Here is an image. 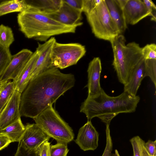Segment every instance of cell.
Masks as SVG:
<instances>
[{
  "label": "cell",
  "mask_w": 156,
  "mask_h": 156,
  "mask_svg": "<svg viewBox=\"0 0 156 156\" xmlns=\"http://www.w3.org/2000/svg\"><path fill=\"white\" fill-rule=\"evenodd\" d=\"M71 73H62L53 67L30 80L21 93L20 116L33 119L74 86Z\"/></svg>",
  "instance_id": "cell-1"
},
{
  "label": "cell",
  "mask_w": 156,
  "mask_h": 156,
  "mask_svg": "<svg viewBox=\"0 0 156 156\" xmlns=\"http://www.w3.org/2000/svg\"><path fill=\"white\" fill-rule=\"evenodd\" d=\"M140 98L123 91L116 96L108 95L102 88L97 94L87 97L82 103L80 112L84 113L88 120L97 117L110 125L112 119L122 113L135 112Z\"/></svg>",
  "instance_id": "cell-2"
},
{
  "label": "cell",
  "mask_w": 156,
  "mask_h": 156,
  "mask_svg": "<svg viewBox=\"0 0 156 156\" xmlns=\"http://www.w3.org/2000/svg\"><path fill=\"white\" fill-rule=\"evenodd\" d=\"M17 20L20 30L26 37L44 42L55 35L75 33L77 27L62 24L28 4L18 14Z\"/></svg>",
  "instance_id": "cell-3"
},
{
  "label": "cell",
  "mask_w": 156,
  "mask_h": 156,
  "mask_svg": "<svg viewBox=\"0 0 156 156\" xmlns=\"http://www.w3.org/2000/svg\"><path fill=\"white\" fill-rule=\"evenodd\" d=\"M113 54L112 63L119 82L124 85L128 81L135 67L144 58L138 44L131 42L126 45L122 34L110 42Z\"/></svg>",
  "instance_id": "cell-4"
},
{
  "label": "cell",
  "mask_w": 156,
  "mask_h": 156,
  "mask_svg": "<svg viewBox=\"0 0 156 156\" xmlns=\"http://www.w3.org/2000/svg\"><path fill=\"white\" fill-rule=\"evenodd\" d=\"M33 119L48 136L57 142L68 144L74 139L73 130L52 105L46 108Z\"/></svg>",
  "instance_id": "cell-5"
},
{
  "label": "cell",
  "mask_w": 156,
  "mask_h": 156,
  "mask_svg": "<svg viewBox=\"0 0 156 156\" xmlns=\"http://www.w3.org/2000/svg\"><path fill=\"white\" fill-rule=\"evenodd\" d=\"M92 31L97 38L109 42L120 34L109 13L105 0L92 12L85 14Z\"/></svg>",
  "instance_id": "cell-6"
},
{
  "label": "cell",
  "mask_w": 156,
  "mask_h": 156,
  "mask_svg": "<svg viewBox=\"0 0 156 156\" xmlns=\"http://www.w3.org/2000/svg\"><path fill=\"white\" fill-rule=\"evenodd\" d=\"M86 52L85 46L79 43H61L56 41L51 53L52 66L63 69L76 65Z\"/></svg>",
  "instance_id": "cell-7"
},
{
  "label": "cell",
  "mask_w": 156,
  "mask_h": 156,
  "mask_svg": "<svg viewBox=\"0 0 156 156\" xmlns=\"http://www.w3.org/2000/svg\"><path fill=\"white\" fill-rule=\"evenodd\" d=\"M122 7L127 24L133 25L149 16L142 0H117Z\"/></svg>",
  "instance_id": "cell-8"
},
{
  "label": "cell",
  "mask_w": 156,
  "mask_h": 156,
  "mask_svg": "<svg viewBox=\"0 0 156 156\" xmlns=\"http://www.w3.org/2000/svg\"><path fill=\"white\" fill-rule=\"evenodd\" d=\"M56 41L54 37H51L43 44L38 43L36 51L38 57L32 73L30 80L52 67L51 53L53 46Z\"/></svg>",
  "instance_id": "cell-9"
},
{
  "label": "cell",
  "mask_w": 156,
  "mask_h": 156,
  "mask_svg": "<svg viewBox=\"0 0 156 156\" xmlns=\"http://www.w3.org/2000/svg\"><path fill=\"white\" fill-rule=\"evenodd\" d=\"M33 52L27 49H23L12 55L9 63L0 77V84L14 80L23 69Z\"/></svg>",
  "instance_id": "cell-10"
},
{
  "label": "cell",
  "mask_w": 156,
  "mask_h": 156,
  "mask_svg": "<svg viewBox=\"0 0 156 156\" xmlns=\"http://www.w3.org/2000/svg\"><path fill=\"white\" fill-rule=\"evenodd\" d=\"M21 95V93L15 89L0 112V130L21 117L20 112Z\"/></svg>",
  "instance_id": "cell-11"
},
{
  "label": "cell",
  "mask_w": 156,
  "mask_h": 156,
  "mask_svg": "<svg viewBox=\"0 0 156 156\" xmlns=\"http://www.w3.org/2000/svg\"><path fill=\"white\" fill-rule=\"evenodd\" d=\"M62 2L61 6L57 11L46 14L65 25L77 27L82 25L83 23L81 22L82 11L75 9Z\"/></svg>",
  "instance_id": "cell-12"
},
{
  "label": "cell",
  "mask_w": 156,
  "mask_h": 156,
  "mask_svg": "<svg viewBox=\"0 0 156 156\" xmlns=\"http://www.w3.org/2000/svg\"><path fill=\"white\" fill-rule=\"evenodd\" d=\"M99 134L91 120L87 122L79 129L74 140L80 148L84 151H94L98 146Z\"/></svg>",
  "instance_id": "cell-13"
},
{
  "label": "cell",
  "mask_w": 156,
  "mask_h": 156,
  "mask_svg": "<svg viewBox=\"0 0 156 156\" xmlns=\"http://www.w3.org/2000/svg\"><path fill=\"white\" fill-rule=\"evenodd\" d=\"M25 127L20 141L27 148L37 150L44 142L49 141L50 137L36 124L28 123Z\"/></svg>",
  "instance_id": "cell-14"
},
{
  "label": "cell",
  "mask_w": 156,
  "mask_h": 156,
  "mask_svg": "<svg viewBox=\"0 0 156 156\" xmlns=\"http://www.w3.org/2000/svg\"><path fill=\"white\" fill-rule=\"evenodd\" d=\"M101 70L100 59L98 57L94 58L89 62L87 70L88 82L86 86L88 89L87 97L95 95L101 89L100 83Z\"/></svg>",
  "instance_id": "cell-15"
},
{
  "label": "cell",
  "mask_w": 156,
  "mask_h": 156,
  "mask_svg": "<svg viewBox=\"0 0 156 156\" xmlns=\"http://www.w3.org/2000/svg\"><path fill=\"white\" fill-rule=\"evenodd\" d=\"M147 76L145 59L143 58L133 69L128 82L124 85V91L136 96L143 79Z\"/></svg>",
  "instance_id": "cell-16"
},
{
  "label": "cell",
  "mask_w": 156,
  "mask_h": 156,
  "mask_svg": "<svg viewBox=\"0 0 156 156\" xmlns=\"http://www.w3.org/2000/svg\"><path fill=\"white\" fill-rule=\"evenodd\" d=\"M38 57V54L35 51L18 76L12 80L15 83L16 89L21 93L30 81L33 70Z\"/></svg>",
  "instance_id": "cell-17"
},
{
  "label": "cell",
  "mask_w": 156,
  "mask_h": 156,
  "mask_svg": "<svg viewBox=\"0 0 156 156\" xmlns=\"http://www.w3.org/2000/svg\"><path fill=\"white\" fill-rule=\"evenodd\" d=\"M110 16L118 27L120 34L127 28L122 9L117 0H105Z\"/></svg>",
  "instance_id": "cell-18"
},
{
  "label": "cell",
  "mask_w": 156,
  "mask_h": 156,
  "mask_svg": "<svg viewBox=\"0 0 156 156\" xmlns=\"http://www.w3.org/2000/svg\"><path fill=\"white\" fill-rule=\"evenodd\" d=\"M62 0H38L32 1L27 4L41 12L48 14L57 11L62 3Z\"/></svg>",
  "instance_id": "cell-19"
},
{
  "label": "cell",
  "mask_w": 156,
  "mask_h": 156,
  "mask_svg": "<svg viewBox=\"0 0 156 156\" xmlns=\"http://www.w3.org/2000/svg\"><path fill=\"white\" fill-rule=\"evenodd\" d=\"M20 117L4 129L0 130V135L7 136L12 142L20 140L25 130Z\"/></svg>",
  "instance_id": "cell-20"
},
{
  "label": "cell",
  "mask_w": 156,
  "mask_h": 156,
  "mask_svg": "<svg viewBox=\"0 0 156 156\" xmlns=\"http://www.w3.org/2000/svg\"><path fill=\"white\" fill-rule=\"evenodd\" d=\"M28 4L25 0H12L0 3V16L13 12H21L27 7Z\"/></svg>",
  "instance_id": "cell-21"
},
{
  "label": "cell",
  "mask_w": 156,
  "mask_h": 156,
  "mask_svg": "<svg viewBox=\"0 0 156 156\" xmlns=\"http://www.w3.org/2000/svg\"><path fill=\"white\" fill-rule=\"evenodd\" d=\"M0 112H1L16 89V83L13 80L1 84Z\"/></svg>",
  "instance_id": "cell-22"
},
{
  "label": "cell",
  "mask_w": 156,
  "mask_h": 156,
  "mask_svg": "<svg viewBox=\"0 0 156 156\" xmlns=\"http://www.w3.org/2000/svg\"><path fill=\"white\" fill-rule=\"evenodd\" d=\"M14 41L12 30L10 27L2 24L0 25V47L9 49Z\"/></svg>",
  "instance_id": "cell-23"
},
{
  "label": "cell",
  "mask_w": 156,
  "mask_h": 156,
  "mask_svg": "<svg viewBox=\"0 0 156 156\" xmlns=\"http://www.w3.org/2000/svg\"><path fill=\"white\" fill-rule=\"evenodd\" d=\"M12 56L9 49L0 47V77L9 63Z\"/></svg>",
  "instance_id": "cell-24"
},
{
  "label": "cell",
  "mask_w": 156,
  "mask_h": 156,
  "mask_svg": "<svg viewBox=\"0 0 156 156\" xmlns=\"http://www.w3.org/2000/svg\"><path fill=\"white\" fill-rule=\"evenodd\" d=\"M66 143L58 142L54 145H50L51 156H67L69 150Z\"/></svg>",
  "instance_id": "cell-25"
},
{
  "label": "cell",
  "mask_w": 156,
  "mask_h": 156,
  "mask_svg": "<svg viewBox=\"0 0 156 156\" xmlns=\"http://www.w3.org/2000/svg\"><path fill=\"white\" fill-rule=\"evenodd\" d=\"M145 67L147 76H149L156 87V60H145Z\"/></svg>",
  "instance_id": "cell-26"
},
{
  "label": "cell",
  "mask_w": 156,
  "mask_h": 156,
  "mask_svg": "<svg viewBox=\"0 0 156 156\" xmlns=\"http://www.w3.org/2000/svg\"><path fill=\"white\" fill-rule=\"evenodd\" d=\"M141 52L145 60H156V45L154 43L146 45L142 48Z\"/></svg>",
  "instance_id": "cell-27"
},
{
  "label": "cell",
  "mask_w": 156,
  "mask_h": 156,
  "mask_svg": "<svg viewBox=\"0 0 156 156\" xmlns=\"http://www.w3.org/2000/svg\"><path fill=\"white\" fill-rule=\"evenodd\" d=\"M106 135V145L102 156H116L112 152L113 144L110 135L109 125H106L105 130Z\"/></svg>",
  "instance_id": "cell-28"
},
{
  "label": "cell",
  "mask_w": 156,
  "mask_h": 156,
  "mask_svg": "<svg viewBox=\"0 0 156 156\" xmlns=\"http://www.w3.org/2000/svg\"><path fill=\"white\" fill-rule=\"evenodd\" d=\"M14 156H40L37 150L30 149L26 147L23 143L19 142L16 152Z\"/></svg>",
  "instance_id": "cell-29"
},
{
  "label": "cell",
  "mask_w": 156,
  "mask_h": 156,
  "mask_svg": "<svg viewBox=\"0 0 156 156\" xmlns=\"http://www.w3.org/2000/svg\"><path fill=\"white\" fill-rule=\"evenodd\" d=\"M129 141L133 147V156H141L142 146L144 141L138 136L133 137Z\"/></svg>",
  "instance_id": "cell-30"
},
{
  "label": "cell",
  "mask_w": 156,
  "mask_h": 156,
  "mask_svg": "<svg viewBox=\"0 0 156 156\" xmlns=\"http://www.w3.org/2000/svg\"><path fill=\"white\" fill-rule=\"evenodd\" d=\"M102 0H83V12L85 14L92 12L101 2Z\"/></svg>",
  "instance_id": "cell-31"
},
{
  "label": "cell",
  "mask_w": 156,
  "mask_h": 156,
  "mask_svg": "<svg viewBox=\"0 0 156 156\" xmlns=\"http://www.w3.org/2000/svg\"><path fill=\"white\" fill-rule=\"evenodd\" d=\"M149 16L151 17L152 20L156 21V6L154 3L151 0H143Z\"/></svg>",
  "instance_id": "cell-32"
},
{
  "label": "cell",
  "mask_w": 156,
  "mask_h": 156,
  "mask_svg": "<svg viewBox=\"0 0 156 156\" xmlns=\"http://www.w3.org/2000/svg\"><path fill=\"white\" fill-rule=\"evenodd\" d=\"M50 143L46 141L37 149L40 156H51L50 151Z\"/></svg>",
  "instance_id": "cell-33"
},
{
  "label": "cell",
  "mask_w": 156,
  "mask_h": 156,
  "mask_svg": "<svg viewBox=\"0 0 156 156\" xmlns=\"http://www.w3.org/2000/svg\"><path fill=\"white\" fill-rule=\"evenodd\" d=\"M156 140L152 141L148 140L144 144L145 148L150 156H156Z\"/></svg>",
  "instance_id": "cell-34"
},
{
  "label": "cell",
  "mask_w": 156,
  "mask_h": 156,
  "mask_svg": "<svg viewBox=\"0 0 156 156\" xmlns=\"http://www.w3.org/2000/svg\"><path fill=\"white\" fill-rule=\"evenodd\" d=\"M63 1L72 8L82 11L83 0H62Z\"/></svg>",
  "instance_id": "cell-35"
},
{
  "label": "cell",
  "mask_w": 156,
  "mask_h": 156,
  "mask_svg": "<svg viewBox=\"0 0 156 156\" xmlns=\"http://www.w3.org/2000/svg\"><path fill=\"white\" fill-rule=\"evenodd\" d=\"M11 142L12 141L7 136L0 135V151L7 147Z\"/></svg>",
  "instance_id": "cell-36"
},
{
  "label": "cell",
  "mask_w": 156,
  "mask_h": 156,
  "mask_svg": "<svg viewBox=\"0 0 156 156\" xmlns=\"http://www.w3.org/2000/svg\"><path fill=\"white\" fill-rule=\"evenodd\" d=\"M145 143V142L144 141L142 146L141 156H150L145 148L144 146Z\"/></svg>",
  "instance_id": "cell-37"
},
{
  "label": "cell",
  "mask_w": 156,
  "mask_h": 156,
  "mask_svg": "<svg viewBox=\"0 0 156 156\" xmlns=\"http://www.w3.org/2000/svg\"><path fill=\"white\" fill-rule=\"evenodd\" d=\"M1 84H0V91L1 90Z\"/></svg>",
  "instance_id": "cell-38"
},
{
  "label": "cell",
  "mask_w": 156,
  "mask_h": 156,
  "mask_svg": "<svg viewBox=\"0 0 156 156\" xmlns=\"http://www.w3.org/2000/svg\"></svg>",
  "instance_id": "cell-39"
}]
</instances>
